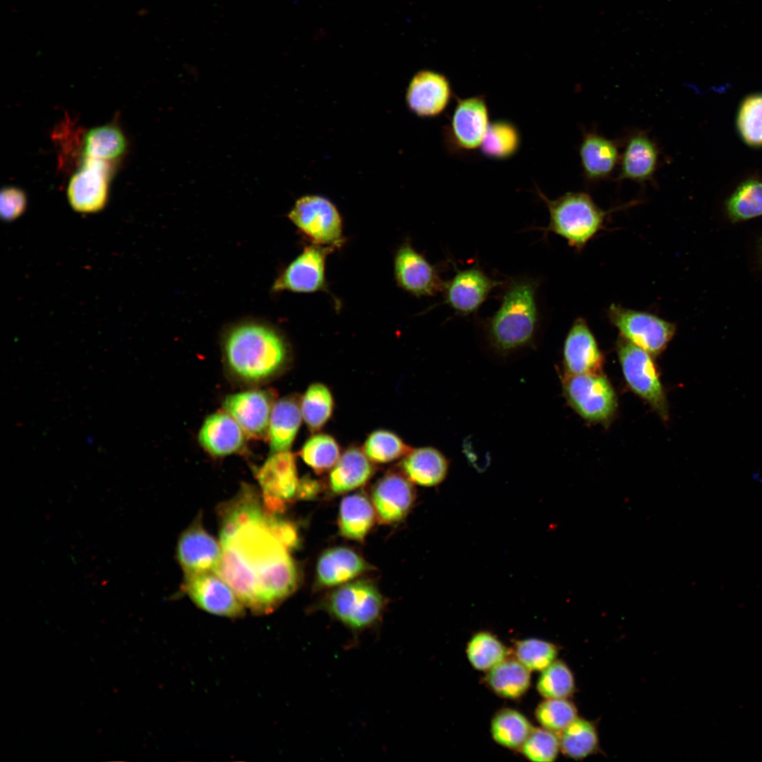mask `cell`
I'll list each match as a JSON object with an SVG mask.
<instances>
[{
	"instance_id": "obj_1",
	"label": "cell",
	"mask_w": 762,
	"mask_h": 762,
	"mask_svg": "<svg viewBox=\"0 0 762 762\" xmlns=\"http://www.w3.org/2000/svg\"><path fill=\"white\" fill-rule=\"evenodd\" d=\"M268 520L265 514L220 535L222 547L230 549L254 579L261 612L282 603L299 581L289 550L272 533Z\"/></svg>"
},
{
	"instance_id": "obj_2",
	"label": "cell",
	"mask_w": 762,
	"mask_h": 762,
	"mask_svg": "<svg viewBox=\"0 0 762 762\" xmlns=\"http://www.w3.org/2000/svg\"><path fill=\"white\" fill-rule=\"evenodd\" d=\"M224 353L226 366L238 379L250 383L264 382L280 373L288 361L284 339L274 330L246 324L227 335Z\"/></svg>"
},
{
	"instance_id": "obj_3",
	"label": "cell",
	"mask_w": 762,
	"mask_h": 762,
	"mask_svg": "<svg viewBox=\"0 0 762 762\" xmlns=\"http://www.w3.org/2000/svg\"><path fill=\"white\" fill-rule=\"evenodd\" d=\"M536 291V283L528 279L514 280L506 289L487 326L490 345L500 356H509L533 344L538 327Z\"/></svg>"
},
{
	"instance_id": "obj_4",
	"label": "cell",
	"mask_w": 762,
	"mask_h": 762,
	"mask_svg": "<svg viewBox=\"0 0 762 762\" xmlns=\"http://www.w3.org/2000/svg\"><path fill=\"white\" fill-rule=\"evenodd\" d=\"M538 193L550 214V222L543 229L545 231L564 238L569 246L579 252L605 229V222L612 212L636 202L605 211L587 193L568 192L555 200L549 199L539 190Z\"/></svg>"
},
{
	"instance_id": "obj_5",
	"label": "cell",
	"mask_w": 762,
	"mask_h": 762,
	"mask_svg": "<svg viewBox=\"0 0 762 762\" xmlns=\"http://www.w3.org/2000/svg\"><path fill=\"white\" fill-rule=\"evenodd\" d=\"M385 605V599L373 583L358 580L334 589L321 602L320 608L357 638L378 624Z\"/></svg>"
},
{
	"instance_id": "obj_6",
	"label": "cell",
	"mask_w": 762,
	"mask_h": 762,
	"mask_svg": "<svg viewBox=\"0 0 762 762\" xmlns=\"http://www.w3.org/2000/svg\"><path fill=\"white\" fill-rule=\"evenodd\" d=\"M288 217L312 244L338 248L344 243L343 221L336 205L315 194L295 202Z\"/></svg>"
},
{
	"instance_id": "obj_7",
	"label": "cell",
	"mask_w": 762,
	"mask_h": 762,
	"mask_svg": "<svg viewBox=\"0 0 762 762\" xmlns=\"http://www.w3.org/2000/svg\"><path fill=\"white\" fill-rule=\"evenodd\" d=\"M562 390L570 406L583 418L603 423L615 414L617 401L607 377L600 373L569 374L562 377Z\"/></svg>"
},
{
	"instance_id": "obj_8",
	"label": "cell",
	"mask_w": 762,
	"mask_h": 762,
	"mask_svg": "<svg viewBox=\"0 0 762 762\" xmlns=\"http://www.w3.org/2000/svg\"><path fill=\"white\" fill-rule=\"evenodd\" d=\"M607 315L620 336L652 356L660 354L675 334L677 325L657 315L612 303Z\"/></svg>"
},
{
	"instance_id": "obj_9",
	"label": "cell",
	"mask_w": 762,
	"mask_h": 762,
	"mask_svg": "<svg viewBox=\"0 0 762 762\" xmlns=\"http://www.w3.org/2000/svg\"><path fill=\"white\" fill-rule=\"evenodd\" d=\"M616 349L624 379L630 389L666 420L665 394L651 354L620 336Z\"/></svg>"
},
{
	"instance_id": "obj_10",
	"label": "cell",
	"mask_w": 762,
	"mask_h": 762,
	"mask_svg": "<svg viewBox=\"0 0 762 762\" xmlns=\"http://www.w3.org/2000/svg\"><path fill=\"white\" fill-rule=\"evenodd\" d=\"M490 123L485 96L479 95L459 98L449 123L444 130L447 146L457 152L480 148Z\"/></svg>"
},
{
	"instance_id": "obj_11",
	"label": "cell",
	"mask_w": 762,
	"mask_h": 762,
	"mask_svg": "<svg viewBox=\"0 0 762 762\" xmlns=\"http://www.w3.org/2000/svg\"><path fill=\"white\" fill-rule=\"evenodd\" d=\"M263 492L265 512H282L287 502L297 495L299 479L296 457L289 451L271 453L257 473Z\"/></svg>"
},
{
	"instance_id": "obj_12",
	"label": "cell",
	"mask_w": 762,
	"mask_h": 762,
	"mask_svg": "<svg viewBox=\"0 0 762 762\" xmlns=\"http://www.w3.org/2000/svg\"><path fill=\"white\" fill-rule=\"evenodd\" d=\"M112 170L110 162L84 157L82 165L68 183L67 194L71 207L83 213L103 209L107 202Z\"/></svg>"
},
{
	"instance_id": "obj_13",
	"label": "cell",
	"mask_w": 762,
	"mask_h": 762,
	"mask_svg": "<svg viewBox=\"0 0 762 762\" xmlns=\"http://www.w3.org/2000/svg\"><path fill=\"white\" fill-rule=\"evenodd\" d=\"M184 589L200 608L210 613L229 617L243 615V604L214 572L186 574Z\"/></svg>"
},
{
	"instance_id": "obj_14",
	"label": "cell",
	"mask_w": 762,
	"mask_h": 762,
	"mask_svg": "<svg viewBox=\"0 0 762 762\" xmlns=\"http://www.w3.org/2000/svg\"><path fill=\"white\" fill-rule=\"evenodd\" d=\"M335 248L311 244L306 247L276 281V291L313 293L327 289L325 264Z\"/></svg>"
},
{
	"instance_id": "obj_15",
	"label": "cell",
	"mask_w": 762,
	"mask_h": 762,
	"mask_svg": "<svg viewBox=\"0 0 762 762\" xmlns=\"http://www.w3.org/2000/svg\"><path fill=\"white\" fill-rule=\"evenodd\" d=\"M453 96L450 82L445 75L431 70L416 73L406 92V102L411 112L421 118H434L443 113Z\"/></svg>"
},
{
	"instance_id": "obj_16",
	"label": "cell",
	"mask_w": 762,
	"mask_h": 762,
	"mask_svg": "<svg viewBox=\"0 0 762 762\" xmlns=\"http://www.w3.org/2000/svg\"><path fill=\"white\" fill-rule=\"evenodd\" d=\"M274 396L268 391L254 389L230 394L222 408L238 423L247 437L267 436Z\"/></svg>"
},
{
	"instance_id": "obj_17",
	"label": "cell",
	"mask_w": 762,
	"mask_h": 762,
	"mask_svg": "<svg viewBox=\"0 0 762 762\" xmlns=\"http://www.w3.org/2000/svg\"><path fill=\"white\" fill-rule=\"evenodd\" d=\"M394 272L399 287L416 296H433L444 288L435 267L410 243H404L397 250Z\"/></svg>"
},
{
	"instance_id": "obj_18",
	"label": "cell",
	"mask_w": 762,
	"mask_h": 762,
	"mask_svg": "<svg viewBox=\"0 0 762 762\" xmlns=\"http://www.w3.org/2000/svg\"><path fill=\"white\" fill-rule=\"evenodd\" d=\"M660 149L647 131H635L626 139L620 155L617 181L645 183L653 181L660 161Z\"/></svg>"
},
{
	"instance_id": "obj_19",
	"label": "cell",
	"mask_w": 762,
	"mask_h": 762,
	"mask_svg": "<svg viewBox=\"0 0 762 762\" xmlns=\"http://www.w3.org/2000/svg\"><path fill=\"white\" fill-rule=\"evenodd\" d=\"M412 482L403 474L389 473L380 478L372 490L376 516L385 524L404 519L411 510L416 492Z\"/></svg>"
},
{
	"instance_id": "obj_20",
	"label": "cell",
	"mask_w": 762,
	"mask_h": 762,
	"mask_svg": "<svg viewBox=\"0 0 762 762\" xmlns=\"http://www.w3.org/2000/svg\"><path fill=\"white\" fill-rule=\"evenodd\" d=\"M563 363L569 374L600 373L603 356L589 326L583 318L572 324L564 343Z\"/></svg>"
},
{
	"instance_id": "obj_21",
	"label": "cell",
	"mask_w": 762,
	"mask_h": 762,
	"mask_svg": "<svg viewBox=\"0 0 762 762\" xmlns=\"http://www.w3.org/2000/svg\"><path fill=\"white\" fill-rule=\"evenodd\" d=\"M499 284L476 267L460 270L444 285L446 303L460 315L471 314L480 308Z\"/></svg>"
},
{
	"instance_id": "obj_22",
	"label": "cell",
	"mask_w": 762,
	"mask_h": 762,
	"mask_svg": "<svg viewBox=\"0 0 762 762\" xmlns=\"http://www.w3.org/2000/svg\"><path fill=\"white\" fill-rule=\"evenodd\" d=\"M579 155L582 174L590 183L610 179L619 165L621 155L618 141L594 130L583 132Z\"/></svg>"
},
{
	"instance_id": "obj_23",
	"label": "cell",
	"mask_w": 762,
	"mask_h": 762,
	"mask_svg": "<svg viewBox=\"0 0 762 762\" xmlns=\"http://www.w3.org/2000/svg\"><path fill=\"white\" fill-rule=\"evenodd\" d=\"M222 553L221 544L199 524L183 533L177 545V557L186 574L215 572Z\"/></svg>"
},
{
	"instance_id": "obj_24",
	"label": "cell",
	"mask_w": 762,
	"mask_h": 762,
	"mask_svg": "<svg viewBox=\"0 0 762 762\" xmlns=\"http://www.w3.org/2000/svg\"><path fill=\"white\" fill-rule=\"evenodd\" d=\"M246 437L238 423L225 411L214 413L207 416L198 434L200 445L214 456H224L241 452L245 446Z\"/></svg>"
},
{
	"instance_id": "obj_25",
	"label": "cell",
	"mask_w": 762,
	"mask_h": 762,
	"mask_svg": "<svg viewBox=\"0 0 762 762\" xmlns=\"http://www.w3.org/2000/svg\"><path fill=\"white\" fill-rule=\"evenodd\" d=\"M372 567L356 552L346 548H332L319 557L316 567V585L329 588L346 583Z\"/></svg>"
},
{
	"instance_id": "obj_26",
	"label": "cell",
	"mask_w": 762,
	"mask_h": 762,
	"mask_svg": "<svg viewBox=\"0 0 762 762\" xmlns=\"http://www.w3.org/2000/svg\"><path fill=\"white\" fill-rule=\"evenodd\" d=\"M372 461L358 447H350L340 455L331 469L329 485L335 494H341L366 483L374 473Z\"/></svg>"
},
{
	"instance_id": "obj_27",
	"label": "cell",
	"mask_w": 762,
	"mask_h": 762,
	"mask_svg": "<svg viewBox=\"0 0 762 762\" xmlns=\"http://www.w3.org/2000/svg\"><path fill=\"white\" fill-rule=\"evenodd\" d=\"M401 468L412 483L430 487L437 485L445 480L449 469V461L434 447L412 448L404 456Z\"/></svg>"
},
{
	"instance_id": "obj_28",
	"label": "cell",
	"mask_w": 762,
	"mask_h": 762,
	"mask_svg": "<svg viewBox=\"0 0 762 762\" xmlns=\"http://www.w3.org/2000/svg\"><path fill=\"white\" fill-rule=\"evenodd\" d=\"M302 419L300 402L296 398L286 397L274 404L267 434L271 453L289 450Z\"/></svg>"
},
{
	"instance_id": "obj_29",
	"label": "cell",
	"mask_w": 762,
	"mask_h": 762,
	"mask_svg": "<svg viewBox=\"0 0 762 762\" xmlns=\"http://www.w3.org/2000/svg\"><path fill=\"white\" fill-rule=\"evenodd\" d=\"M376 513L369 499L363 493H354L342 499L338 525L340 534L348 539L363 541L373 527Z\"/></svg>"
},
{
	"instance_id": "obj_30",
	"label": "cell",
	"mask_w": 762,
	"mask_h": 762,
	"mask_svg": "<svg viewBox=\"0 0 762 762\" xmlns=\"http://www.w3.org/2000/svg\"><path fill=\"white\" fill-rule=\"evenodd\" d=\"M530 670L517 659H504L491 668L486 682L497 695L516 698L522 696L530 685Z\"/></svg>"
},
{
	"instance_id": "obj_31",
	"label": "cell",
	"mask_w": 762,
	"mask_h": 762,
	"mask_svg": "<svg viewBox=\"0 0 762 762\" xmlns=\"http://www.w3.org/2000/svg\"><path fill=\"white\" fill-rule=\"evenodd\" d=\"M521 143L517 126L509 120L497 119L490 122L479 149L486 158L504 161L519 152Z\"/></svg>"
},
{
	"instance_id": "obj_32",
	"label": "cell",
	"mask_w": 762,
	"mask_h": 762,
	"mask_svg": "<svg viewBox=\"0 0 762 762\" xmlns=\"http://www.w3.org/2000/svg\"><path fill=\"white\" fill-rule=\"evenodd\" d=\"M84 157L111 162L125 151L126 141L120 128L107 124L89 131L84 139Z\"/></svg>"
},
{
	"instance_id": "obj_33",
	"label": "cell",
	"mask_w": 762,
	"mask_h": 762,
	"mask_svg": "<svg viewBox=\"0 0 762 762\" xmlns=\"http://www.w3.org/2000/svg\"><path fill=\"white\" fill-rule=\"evenodd\" d=\"M533 729L523 714L511 708L498 711L491 722L493 739L509 749L521 748Z\"/></svg>"
},
{
	"instance_id": "obj_34",
	"label": "cell",
	"mask_w": 762,
	"mask_h": 762,
	"mask_svg": "<svg viewBox=\"0 0 762 762\" xmlns=\"http://www.w3.org/2000/svg\"><path fill=\"white\" fill-rule=\"evenodd\" d=\"M302 418L312 433L320 430L331 418L334 399L329 389L323 383L311 384L300 401Z\"/></svg>"
},
{
	"instance_id": "obj_35",
	"label": "cell",
	"mask_w": 762,
	"mask_h": 762,
	"mask_svg": "<svg viewBox=\"0 0 762 762\" xmlns=\"http://www.w3.org/2000/svg\"><path fill=\"white\" fill-rule=\"evenodd\" d=\"M725 212L732 223L762 216V181L749 180L740 184L727 200Z\"/></svg>"
},
{
	"instance_id": "obj_36",
	"label": "cell",
	"mask_w": 762,
	"mask_h": 762,
	"mask_svg": "<svg viewBox=\"0 0 762 762\" xmlns=\"http://www.w3.org/2000/svg\"><path fill=\"white\" fill-rule=\"evenodd\" d=\"M560 749L567 756L582 759L598 748V737L594 724L583 718H576L561 732Z\"/></svg>"
},
{
	"instance_id": "obj_37",
	"label": "cell",
	"mask_w": 762,
	"mask_h": 762,
	"mask_svg": "<svg viewBox=\"0 0 762 762\" xmlns=\"http://www.w3.org/2000/svg\"><path fill=\"white\" fill-rule=\"evenodd\" d=\"M300 456L315 473H322L335 465L340 457V448L332 436L316 433L304 443Z\"/></svg>"
},
{
	"instance_id": "obj_38",
	"label": "cell",
	"mask_w": 762,
	"mask_h": 762,
	"mask_svg": "<svg viewBox=\"0 0 762 762\" xmlns=\"http://www.w3.org/2000/svg\"><path fill=\"white\" fill-rule=\"evenodd\" d=\"M466 654L469 663L475 669L485 671L490 670L504 660L507 651L494 635L480 631L474 634L468 641Z\"/></svg>"
},
{
	"instance_id": "obj_39",
	"label": "cell",
	"mask_w": 762,
	"mask_h": 762,
	"mask_svg": "<svg viewBox=\"0 0 762 762\" xmlns=\"http://www.w3.org/2000/svg\"><path fill=\"white\" fill-rule=\"evenodd\" d=\"M412 448L394 433L376 430L365 440L363 450L374 463L385 464L406 456Z\"/></svg>"
},
{
	"instance_id": "obj_40",
	"label": "cell",
	"mask_w": 762,
	"mask_h": 762,
	"mask_svg": "<svg viewBox=\"0 0 762 762\" xmlns=\"http://www.w3.org/2000/svg\"><path fill=\"white\" fill-rule=\"evenodd\" d=\"M537 689L545 698H567L575 690L574 675L561 660H555L542 671Z\"/></svg>"
},
{
	"instance_id": "obj_41",
	"label": "cell",
	"mask_w": 762,
	"mask_h": 762,
	"mask_svg": "<svg viewBox=\"0 0 762 762\" xmlns=\"http://www.w3.org/2000/svg\"><path fill=\"white\" fill-rule=\"evenodd\" d=\"M577 717L574 704L566 698H546L536 710L541 726L555 732H562Z\"/></svg>"
},
{
	"instance_id": "obj_42",
	"label": "cell",
	"mask_w": 762,
	"mask_h": 762,
	"mask_svg": "<svg viewBox=\"0 0 762 762\" xmlns=\"http://www.w3.org/2000/svg\"><path fill=\"white\" fill-rule=\"evenodd\" d=\"M515 655L530 671H543L555 660L557 648L550 642L528 639L516 644Z\"/></svg>"
},
{
	"instance_id": "obj_43",
	"label": "cell",
	"mask_w": 762,
	"mask_h": 762,
	"mask_svg": "<svg viewBox=\"0 0 762 762\" xmlns=\"http://www.w3.org/2000/svg\"><path fill=\"white\" fill-rule=\"evenodd\" d=\"M555 733L544 727L533 728L521 747L522 753L535 762L555 761L560 749V738Z\"/></svg>"
},
{
	"instance_id": "obj_44",
	"label": "cell",
	"mask_w": 762,
	"mask_h": 762,
	"mask_svg": "<svg viewBox=\"0 0 762 762\" xmlns=\"http://www.w3.org/2000/svg\"><path fill=\"white\" fill-rule=\"evenodd\" d=\"M738 126L747 143L762 145V95L745 99L739 109Z\"/></svg>"
},
{
	"instance_id": "obj_45",
	"label": "cell",
	"mask_w": 762,
	"mask_h": 762,
	"mask_svg": "<svg viewBox=\"0 0 762 762\" xmlns=\"http://www.w3.org/2000/svg\"><path fill=\"white\" fill-rule=\"evenodd\" d=\"M27 205L25 193L16 187H5L0 193V215L3 220H15L24 212Z\"/></svg>"
},
{
	"instance_id": "obj_46",
	"label": "cell",
	"mask_w": 762,
	"mask_h": 762,
	"mask_svg": "<svg viewBox=\"0 0 762 762\" xmlns=\"http://www.w3.org/2000/svg\"><path fill=\"white\" fill-rule=\"evenodd\" d=\"M268 524L272 533L288 550L298 546L299 538L294 524L270 515Z\"/></svg>"
},
{
	"instance_id": "obj_47",
	"label": "cell",
	"mask_w": 762,
	"mask_h": 762,
	"mask_svg": "<svg viewBox=\"0 0 762 762\" xmlns=\"http://www.w3.org/2000/svg\"><path fill=\"white\" fill-rule=\"evenodd\" d=\"M321 490L322 483L320 481L310 476H306L299 480L296 497L301 499L310 500L317 497Z\"/></svg>"
},
{
	"instance_id": "obj_48",
	"label": "cell",
	"mask_w": 762,
	"mask_h": 762,
	"mask_svg": "<svg viewBox=\"0 0 762 762\" xmlns=\"http://www.w3.org/2000/svg\"><path fill=\"white\" fill-rule=\"evenodd\" d=\"M758 255H759L760 262H761V263L762 265V237L761 238V239L759 241V243H758Z\"/></svg>"
}]
</instances>
